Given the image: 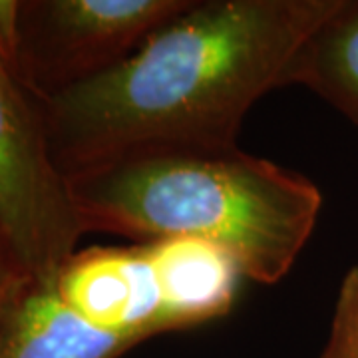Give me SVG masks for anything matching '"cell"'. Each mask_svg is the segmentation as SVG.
Returning <instances> with one entry per match:
<instances>
[{
    "instance_id": "1",
    "label": "cell",
    "mask_w": 358,
    "mask_h": 358,
    "mask_svg": "<svg viewBox=\"0 0 358 358\" xmlns=\"http://www.w3.org/2000/svg\"><path fill=\"white\" fill-rule=\"evenodd\" d=\"M345 0H192L112 68L36 100L70 176L122 155L231 148Z\"/></svg>"
},
{
    "instance_id": "2",
    "label": "cell",
    "mask_w": 358,
    "mask_h": 358,
    "mask_svg": "<svg viewBox=\"0 0 358 358\" xmlns=\"http://www.w3.org/2000/svg\"><path fill=\"white\" fill-rule=\"evenodd\" d=\"M66 181L84 233L205 241L259 285L289 275L322 209L310 179L239 145L122 155Z\"/></svg>"
},
{
    "instance_id": "3",
    "label": "cell",
    "mask_w": 358,
    "mask_h": 358,
    "mask_svg": "<svg viewBox=\"0 0 358 358\" xmlns=\"http://www.w3.org/2000/svg\"><path fill=\"white\" fill-rule=\"evenodd\" d=\"M0 233L34 281H52L84 235L38 102L0 46Z\"/></svg>"
},
{
    "instance_id": "4",
    "label": "cell",
    "mask_w": 358,
    "mask_h": 358,
    "mask_svg": "<svg viewBox=\"0 0 358 358\" xmlns=\"http://www.w3.org/2000/svg\"><path fill=\"white\" fill-rule=\"evenodd\" d=\"M192 0H20L14 70L42 100L112 68Z\"/></svg>"
},
{
    "instance_id": "5",
    "label": "cell",
    "mask_w": 358,
    "mask_h": 358,
    "mask_svg": "<svg viewBox=\"0 0 358 358\" xmlns=\"http://www.w3.org/2000/svg\"><path fill=\"white\" fill-rule=\"evenodd\" d=\"M54 282L60 299L92 327L143 343L169 333L143 243L76 251Z\"/></svg>"
},
{
    "instance_id": "6",
    "label": "cell",
    "mask_w": 358,
    "mask_h": 358,
    "mask_svg": "<svg viewBox=\"0 0 358 358\" xmlns=\"http://www.w3.org/2000/svg\"><path fill=\"white\" fill-rule=\"evenodd\" d=\"M141 343L78 317L54 279H28L0 313V358H120Z\"/></svg>"
},
{
    "instance_id": "7",
    "label": "cell",
    "mask_w": 358,
    "mask_h": 358,
    "mask_svg": "<svg viewBox=\"0 0 358 358\" xmlns=\"http://www.w3.org/2000/svg\"><path fill=\"white\" fill-rule=\"evenodd\" d=\"M169 333L229 313L243 275L227 253L197 239L145 241Z\"/></svg>"
},
{
    "instance_id": "8",
    "label": "cell",
    "mask_w": 358,
    "mask_h": 358,
    "mask_svg": "<svg viewBox=\"0 0 358 358\" xmlns=\"http://www.w3.org/2000/svg\"><path fill=\"white\" fill-rule=\"evenodd\" d=\"M285 86H303L358 128V0L320 24L296 52Z\"/></svg>"
},
{
    "instance_id": "9",
    "label": "cell",
    "mask_w": 358,
    "mask_h": 358,
    "mask_svg": "<svg viewBox=\"0 0 358 358\" xmlns=\"http://www.w3.org/2000/svg\"><path fill=\"white\" fill-rule=\"evenodd\" d=\"M320 358H358V265L346 273L338 289L331 333Z\"/></svg>"
},
{
    "instance_id": "10",
    "label": "cell",
    "mask_w": 358,
    "mask_h": 358,
    "mask_svg": "<svg viewBox=\"0 0 358 358\" xmlns=\"http://www.w3.org/2000/svg\"><path fill=\"white\" fill-rule=\"evenodd\" d=\"M30 277L20 267L18 259L14 257L13 249L4 235L0 233V313L10 303L16 291L28 281Z\"/></svg>"
}]
</instances>
